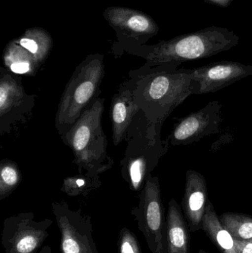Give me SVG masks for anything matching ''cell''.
I'll return each mask as SVG.
<instances>
[{
  "label": "cell",
  "mask_w": 252,
  "mask_h": 253,
  "mask_svg": "<svg viewBox=\"0 0 252 253\" xmlns=\"http://www.w3.org/2000/svg\"><path fill=\"white\" fill-rule=\"evenodd\" d=\"M161 65L131 77L135 100L146 121L161 129L170 114L195 94L192 69Z\"/></svg>",
  "instance_id": "cell-1"
},
{
  "label": "cell",
  "mask_w": 252,
  "mask_h": 253,
  "mask_svg": "<svg viewBox=\"0 0 252 253\" xmlns=\"http://www.w3.org/2000/svg\"><path fill=\"white\" fill-rule=\"evenodd\" d=\"M105 98L99 97L81 114L75 124L62 137L71 149L78 172L99 177L112 168L113 159L108 155V138L102 126Z\"/></svg>",
  "instance_id": "cell-2"
},
{
  "label": "cell",
  "mask_w": 252,
  "mask_h": 253,
  "mask_svg": "<svg viewBox=\"0 0 252 253\" xmlns=\"http://www.w3.org/2000/svg\"><path fill=\"white\" fill-rule=\"evenodd\" d=\"M126 139L127 147L121 161V172L131 190L141 191L148 175L167 153L170 143L161 140V130L149 124L143 114L139 127L135 132L130 127Z\"/></svg>",
  "instance_id": "cell-3"
},
{
  "label": "cell",
  "mask_w": 252,
  "mask_h": 253,
  "mask_svg": "<svg viewBox=\"0 0 252 253\" xmlns=\"http://www.w3.org/2000/svg\"><path fill=\"white\" fill-rule=\"evenodd\" d=\"M239 37L225 28H210L159 46L149 56L151 65L179 67L187 61L204 59L230 50Z\"/></svg>",
  "instance_id": "cell-4"
},
{
  "label": "cell",
  "mask_w": 252,
  "mask_h": 253,
  "mask_svg": "<svg viewBox=\"0 0 252 253\" xmlns=\"http://www.w3.org/2000/svg\"><path fill=\"white\" fill-rule=\"evenodd\" d=\"M104 76L103 65L96 59L84 62L76 68L67 83L55 119V126L61 137L99 97Z\"/></svg>",
  "instance_id": "cell-5"
},
{
  "label": "cell",
  "mask_w": 252,
  "mask_h": 253,
  "mask_svg": "<svg viewBox=\"0 0 252 253\" xmlns=\"http://www.w3.org/2000/svg\"><path fill=\"white\" fill-rule=\"evenodd\" d=\"M131 214L151 253H167L166 221L158 177L148 175L139 194V205L132 210Z\"/></svg>",
  "instance_id": "cell-6"
},
{
  "label": "cell",
  "mask_w": 252,
  "mask_h": 253,
  "mask_svg": "<svg viewBox=\"0 0 252 253\" xmlns=\"http://www.w3.org/2000/svg\"><path fill=\"white\" fill-rule=\"evenodd\" d=\"M52 209L60 231L61 253H99L90 216L65 202H53Z\"/></svg>",
  "instance_id": "cell-7"
},
{
  "label": "cell",
  "mask_w": 252,
  "mask_h": 253,
  "mask_svg": "<svg viewBox=\"0 0 252 253\" xmlns=\"http://www.w3.org/2000/svg\"><path fill=\"white\" fill-rule=\"evenodd\" d=\"M53 221L35 220L32 212H21L3 221L1 245L5 253H36L48 238Z\"/></svg>",
  "instance_id": "cell-8"
},
{
  "label": "cell",
  "mask_w": 252,
  "mask_h": 253,
  "mask_svg": "<svg viewBox=\"0 0 252 253\" xmlns=\"http://www.w3.org/2000/svg\"><path fill=\"white\" fill-rule=\"evenodd\" d=\"M0 134L9 133L24 122L36 105V96L26 93L21 79L1 68L0 73Z\"/></svg>",
  "instance_id": "cell-9"
},
{
  "label": "cell",
  "mask_w": 252,
  "mask_h": 253,
  "mask_svg": "<svg viewBox=\"0 0 252 253\" xmlns=\"http://www.w3.org/2000/svg\"><path fill=\"white\" fill-rule=\"evenodd\" d=\"M222 105L209 102L202 109L180 119L167 138L172 145H189L207 135L217 133L222 123Z\"/></svg>",
  "instance_id": "cell-10"
},
{
  "label": "cell",
  "mask_w": 252,
  "mask_h": 253,
  "mask_svg": "<svg viewBox=\"0 0 252 253\" xmlns=\"http://www.w3.org/2000/svg\"><path fill=\"white\" fill-rule=\"evenodd\" d=\"M252 75V65L236 62H216L192 69L195 94L219 91Z\"/></svg>",
  "instance_id": "cell-11"
},
{
  "label": "cell",
  "mask_w": 252,
  "mask_h": 253,
  "mask_svg": "<svg viewBox=\"0 0 252 253\" xmlns=\"http://www.w3.org/2000/svg\"><path fill=\"white\" fill-rule=\"evenodd\" d=\"M207 198V181L204 175L193 169L188 170L182 208L191 231L202 229L203 218L208 203Z\"/></svg>",
  "instance_id": "cell-12"
},
{
  "label": "cell",
  "mask_w": 252,
  "mask_h": 253,
  "mask_svg": "<svg viewBox=\"0 0 252 253\" xmlns=\"http://www.w3.org/2000/svg\"><path fill=\"white\" fill-rule=\"evenodd\" d=\"M139 113L140 108L135 100L130 82L121 84L118 93L112 97L110 107L112 138L115 146L126 139L129 129Z\"/></svg>",
  "instance_id": "cell-13"
},
{
  "label": "cell",
  "mask_w": 252,
  "mask_h": 253,
  "mask_svg": "<svg viewBox=\"0 0 252 253\" xmlns=\"http://www.w3.org/2000/svg\"><path fill=\"white\" fill-rule=\"evenodd\" d=\"M189 227L178 202L171 199L166 220L167 253H190Z\"/></svg>",
  "instance_id": "cell-14"
},
{
  "label": "cell",
  "mask_w": 252,
  "mask_h": 253,
  "mask_svg": "<svg viewBox=\"0 0 252 253\" xmlns=\"http://www.w3.org/2000/svg\"><path fill=\"white\" fill-rule=\"evenodd\" d=\"M202 229L222 253H237L235 240L224 227L215 211L213 203L208 201L203 218Z\"/></svg>",
  "instance_id": "cell-15"
},
{
  "label": "cell",
  "mask_w": 252,
  "mask_h": 253,
  "mask_svg": "<svg viewBox=\"0 0 252 253\" xmlns=\"http://www.w3.org/2000/svg\"><path fill=\"white\" fill-rule=\"evenodd\" d=\"M101 185L102 181L99 177H91L85 173H79L65 178L60 190L71 197L79 196L87 197Z\"/></svg>",
  "instance_id": "cell-16"
},
{
  "label": "cell",
  "mask_w": 252,
  "mask_h": 253,
  "mask_svg": "<svg viewBox=\"0 0 252 253\" xmlns=\"http://www.w3.org/2000/svg\"><path fill=\"white\" fill-rule=\"evenodd\" d=\"M219 218L234 239L252 241V216L235 212H226L220 215Z\"/></svg>",
  "instance_id": "cell-17"
},
{
  "label": "cell",
  "mask_w": 252,
  "mask_h": 253,
  "mask_svg": "<svg viewBox=\"0 0 252 253\" xmlns=\"http://www.w3.org/2000/svg\"><path fill=\"white\" fill-rule=\"evenodd\" d=\"M22 174L16 162L8 159L0 164V200L8 197L20 184Z\"/></svg>",
  "instance_id": "cell-18"
},
{
  "label": "cell",
  "mask_w": 252,
  "mask_h": 253,
  "mask_svg": "<svg viewBox=\"0 0 252 253\" xmlns=\"http://www.w3.org/2000/svg\"><path fill=\"white\" fill-rule=\"evenodd\" d=\"M119 253H142L136 235L127 227H123L118 241Z\"/></svg>",
  "instance_id": "cell-19"
},
{
  "label": "cell",
  "mask_w": 252,
  "mask_h": 253,
  "mask_svg": "<svg viewBox=\"0 0 252 253\" xmlns=\"http://www.w3.org/2000/svg\"><path fill=\"white\" fill-rule=\"evenodd\" d=\"M129 26L136 31H146L149 26V22L146 18L142 16H133L128 22Z\"/></svg>",
  "instance_id": "cell-20"
},
{
  "label": "cell",
  "mask_w": 252,
  "mask_h": 253,
  "mask_svg": "<svg viewBox=\"0 0 252 253\" xmlns=\"http://www.w3.org/2000/svg\"><path fill=\"white\" fill-rule=\"evenodd\" d=\"M234 240L237 253H252V241Z\"/></svg>",
  "instance_id": "cell-21"
},
{
  "label": "cell",
  "mask_w": 252,
  "mask_h": 253,
  "mask_svg": "<svg viewBox=\"0 0 252 253\" xmlns=\"http://www.w3.org/2000/svg\"><path fill=\"white\" fill-rule=\"evenodd\" d=\"M20 44L24 48L27 49L28 51L33 54H36L38 52V47L37 43L30 39H22L20 41Z\"/></svg>",
  "instance_id": "cell-22"
},
{
  "label": "cell",
  "mask_w": 252,
  "mask_h": 253,
  "mask_svg": "<svg viewBox=\"0 0 252 253\" xmlns=\"http://www.w3.org/2000/svg\"><path fill=\"white\" fill-rule=\"evenodd\" d=\"M210 1L220 6H227L230 2L231 0H210Z\"/></svg>",
  "instance_id": "cell-23"
},
{
  "label": "cell",
  "mask_w": 252,
  "mask_h": 253,
  "mask_svg": "<svg viewBox=\"0 0 252 253\" xmlns=\"http://www.w3.org/2000/svg\"><path fill=\"white\" fill-rule=\"evenodd\" d=\"M38 253H53L50 246H44L41 248V251Z\"/></svg>",
  "instance_id": "cell-24"
},
{
  "label": "cell",
  "mask_w": 252,
  "mask_h": 253,
  "mask_svg": "<svg viewBox=\"0 0 252 253\" xmlns=\"http://www.w3.org/2000/svg\"><path fill=\"white\" fill-rule=\"evenodd\" d=\"M207 253L204 252V251H200V253Z\"/></svg>",
  "instance_id": "cell-25"
}]
</instances>
